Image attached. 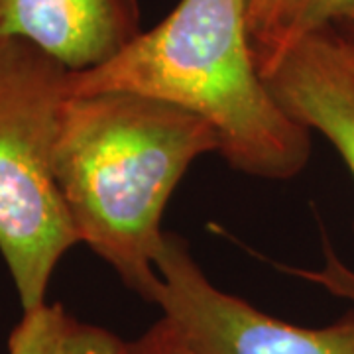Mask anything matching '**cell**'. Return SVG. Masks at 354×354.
I'll use <instances>...</instances> for the list:
<instances>
[{
    "label": "cell",
    "mask_w": 354,
    "mask_h": 354,
    "mask_svg": "<svg viewBox=\"0 0 354 354\" xmlns=\"http://www.w3.org/2000/svg\"><path fill=\"white\" fill-rule=\"evenodd\" d=\"M213 128L176 104L136 93L67 95L53 153L57 187L79 242L142 299L158 286L165 207L205 153Z\"/></svg>",
    "instance_id": "1"
},
{
    "label": "cell",
    "mask_w": 354,
    "mask_h": 354,
    "mask_svg": "<svg viewBox=\"0 0 354 354\" xmlns=\"http://www.w3.org/2000/svg\"><path fill=\"white\" fill-rule=\"evenodd\" d=\"M122 91L176 104L215 132L234 169L290 179L311 156V132L272 95L254 53L248 0H179L113 59L67 77V95Z\"/></svg>",
    "instance_id": "2"
},
{
    "label": "cell",
    "mask_w": 354,
    "mask_h": 354,
    "mask_svg": "<svg viewBox=\"0 0 354 354\" xmlns=\"http://www.w3.org/2000/svg\"><path fill=\"white\" fill-rule=\"evenodd\" d=\"M69 69L26 41H0V254L24 311L46 304L51 274L79 244L53 153Z\"/></svg>",
    "instance_id": "3"
},
{
    "label": "cell",
    "mask_w": 354,
    "mask_h": 354,
    "mask_svg": "<svg viewBox=\"0 0 354 354\" xmlns=\"http://www.w3.org/2000/svg\"><path fill=\"white\" fill-rule=\"evenodd\" d=\"M156 304L193 354H354V307L325 327H299L216 288L183 239L164 232Z\"/></svg>",
    "instance_id": "4"
},
{
    "label": "cell",
    "mask_w": 354,
    "mask_h": 354,
    "mask_svg": "<svg viewBox=\"0 0 354 354\" xmlns=\"http://www.w3.org/2000/svg\"><path fill=\"white\" fill-rule=\"evenodd\" d=\"M272 95L339 152L354 177V46L335 28L293 44L266 67Z\"/></svg>",
    "instance_id": "5"
},
{
    "label": "cell",
    "mask_w": 354,
    "mask_h": 354,
    "mask_svg": "<svg viewBox=\"0 0 354 354\" xmlns=\"http://www.w3.org/2000/svg\"><path fill=\"white\" fill-rule=\"evenodd\" d=\"M140 0H0V41H26L79 73L142 32Z\"/></svg>",
    "instance_id": "6"
},
{
    "label": "cell",
    "mask_w": 354,
    "mask_h": 354,
    "mask_svg": "<svg viewBox=\"0 0 354 354\" xmlns=\"http://www.w3.org/2000/svg\"><path fill=\"white\" fill-rule=\"evenodd\" d=\"M351 14L354 0H281L272 28L254 44L260 73L299 39L337 28Z\"/></svg>",
    "instance_id": "7"
},
{
    "label": "cell",
    "mask_w": 354,
    "mask_h": 354,
    "mask_svg": "<svg viewBox=\"0 0 354 354\" xmlns=\"http://www.w3.org/2000/svg\"><path fill=\"white\" fill-rule=\"evenodd\" d=\"M69 315L62 304H44L24 311L8 339V354H62Z\"/></svg>",
    "instance_id": "8"
},
{
    "label": "cell",
    "mask_w": 354,
    "mask_h": 354,
    "mask_svg": "<svg viewBox=\"0 0 354 354\" xmlns=\"http://www.w3.org/2000/svg\"><path fill=\"white\" fill-rule=\"evenodd\" d=\"M297 278H304L305 281H311L325 291H329L330 295L348 301L351 307H354V270L351 266H346L339 258V254L333 250L330 244H325V252H323V264L317 270H305L297 268L291 270Z\"/></svg>",
    "instance_id": "9"
},
{
    "label": "cell",
    "mask_w": 354,
    "mask_h": 354,
    "mask_svg": "<svg viewBox=\"0 0 354 354\" xmlns=\"http://www.w3.org/2000/svg\"><path fill=\"white\" fill-rule=\"evenodd\" d=\"M124 344L114 333L81 323L69 315L65 327L62 354H122Z\"/></svg>",
    "instance_id": "10"
},
{
    "label": "cell",
    "mask_w": 354,
    "mask_h": 354,
    "mask_svg": "<svg viewBox=\"0 0 354 354\" xmlns=\"http://www.w3.org/2000/svg\"><path fill=\"white\" fill-rule=\"evenodd\" d=\"M122 354H193V351L176 327L162 317L138 339L128 341Z\"/></svg>",
    "instance_id": "11"
},
{
    "label": "cell",
    "mask_w": 354,
    "mask_h": 354,
    "mask_svg": "<svg viewBox=\"0 0 354 354\" xmlns=\"http://www.w3.org/2000/svg\"><path fill=\"white\" fill-rule=\"evenodd\" d=\"M281 0H248V28L252 36V46L262 39L272 28Z\"/></svg>",
    "instance_id": "12"
},
{
    "label": "cell",
    "mask_w": 354,
    "mask_h": 354,
    "mask_svg": "<svg viewBox=\"0 0 354 354\" xmlns=\"http://www.w3.org/2000/svg\"><path fill=\"white\" fill-rule=\"evenodd\" d=\"M335 30H337L341 36H344V38L348 39V41L354 46V14H351V16H348L344 22H341V24L337 26Z\"/></svg>",
    "instance_id": "13"
}]
</instances>
